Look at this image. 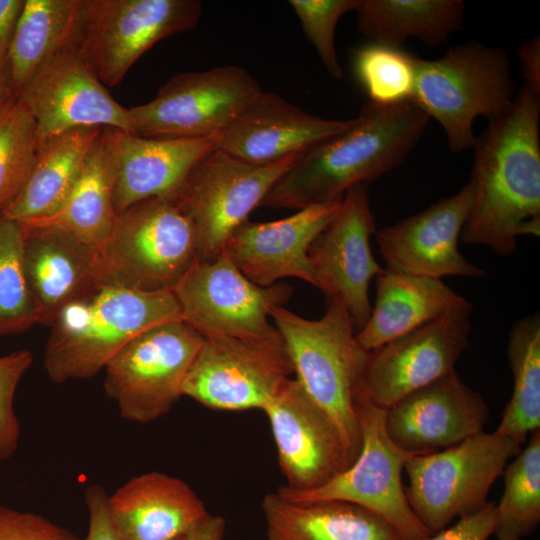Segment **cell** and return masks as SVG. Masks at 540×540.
I'll use <instances>...</instances> for the list:
<instances>
[{"mask_svg":"<svg viewBox=\"0 0 540 540\" xmlns=\"http://www.w3.org/2000/svg\"><path fill=\"white\" fill-rule=\"evenodd\" d=\"M540 94L523 85L511 107L476 136L470 207L460 239L514 253L520 236H540Z\"/></svg>","mask_w":540,"mask_h":540,"instance_id":"cell-1","label":"cell"},{"mask_svg":"<svg viewBox=\"0 0 540 540\" xmlns=\"http://www.w3.org/2000/svg\"><path fill=\"white\" fill-rule=\"evenodd\" d=\"M429 120L413 101L386 106L367 100L346 130L304 152L261 205L301 210L368 185L405 160Z\"/></svg>","mask_w":540,"mask_h":540,"instance_id":"cell-2","label":"cell"},{"mask_svg":"<svg viewBox=\"0 0 540 540\" xmlns=\"http://www.w3.org/2000/svg\"><path fill=\"white\" fill-rule=\"evenodd\" d=\"M180 319L172 291L142 289L107 268L55 315L45 345L44 369L58 384L91 378L142 332Z\"/></svg>","mask_w":540,"mask_h":540,"instance_id":"cell-3","label":"cell"},{"mask_svg":"<svg viewBox=\"0 0 540 540\" xmlns=\"http://www.w3.org/2000/svg\"><path fill=\"white\" fill-rule=\"evenodd\" d=\"M270 316L296 379L333 420L353 462L361 447L355 388L368 351L356 339L349 312L331 299L318 320L303 318L283 306L274 308Z\"/></svg>","mask_w":540,"mask_h":540,"instance_id":"cell-4","label":"cell"},{"mask_svg":"<svg viewBox=\"0 0 540 540\" xmlns=\"http://www.w3.org/2000/svg\"><path fill=\"white\" fill-rule=\"evenodd\" d=\"M515 96L510 60L501 48L473 40L437 59L418 58L412 101L441 125L454 153L473 148L478 117L501 116Z\"/></svg>","mask_w":540,"mask_h":540,"instance_id":"cell-5","label":"cell"},{"mask_svg":"<svg viewBox=\"0 0 540 540\" xmlns=\"http://www.w3.org/2000/svg\"><path fill=\"white\" fill-rule=\"evenodd\" d=\"M202 15L198 0H74L70 41L106 87L163 39L189 31Z\"/></svg>","mask_w":540,"mask_h":540,"instance_id":"cell-6","label":"cell"},{"mask_svg":"<svg viewBox=\"0 0 540 540\" xmlns=\"http://www.w3.org/2000/svg\"><path fill=\"white\" fill-rule=\"evenodd\" d=\"M522 444L496 431L480 432L446 449L412 455L404 470L408 502L424 527L436 533L482 509L496 479Z\"/></svg>","mask_w":540,"mask_h":540,"instance_id":"cell-7","label":"cell"},{"mask_svg":"<svg viewBox=\"0 0 540 540\" xmlns=\"http://www.w3.org/2000/svg\"><path fill=\"white\" fill-rule=\"evenodd\" d=\"M303 153L256 165L217 147L192 168L169 197L195 228L198 260L223 252L229 237Z\"/></svg>","mask_w":540,"mask_h":540,"instance_id":"cell-8","label":"cell"},{"mask_svg":"<svg viewBox=\"0 0 540 540\" xmlns=\"http://www.w3.org/2000/svg\"><path fill=\"white\" fill-rule=\"evenodd\" d=\"M361 447L355 460L324 485L310 490L281 486L283 498L309 503L340 500L359 505L387 521L401 540H424L431 533L413 512L402 482L405 463L413 455L389 438L385 428L386 410L356 400Z\"/></svg>","mask_w":540,"mask_h":540,"instance_id":"cell-9","label":"cell"},{"mask_svg":"<svg viewBox=\"0 0 540 540\" xmlns=\"http://www.w3.org/2000/svg\"><path fill=\"white\" fill-rule=\"evenodd\" d=\"M203 339L180 319L154 326L120 349L104 367V390L120 416L146 424L166 415L182 397Z\"/></svg>","mask_w":540,"mask_h":540,"instance_id":"cell-10","label":"cell"},{"mask_svg":"<svg viewBox=\"0 0 540 540\" xmlns=\"http://www.w3.org/2000/svg\"><path fill=\"white\" fill-rule=\"evenodd\" d=\"M109 271L146 290L172 291L198 259L195 228L169 197L117 214L102 251Z\"/></svg>","mask_w":540,"mask_h":540,"instance_id":"cell-11","label":"cell"},{"mask_svg":"<svg viewBox=\"0 0 540 540\" xmlns=\"http://www.w3.org/2000/svg\"><path fill=\"white\" fill-rule=\"evenodd\" d=\"M172 292L181 320L203 338L257 340L280 336L269 317L288 301L292 288L253 283L222 252L211 260L197 259Z\"/></svg>","mask_w":540,"mask_h":540,"instance_id":"cell-12","label":"cell"},{"mask_svg":"<svg viewBox=\"0 0 540 540\" xmlns=\"http://www.w3.org/2000/svg\"><path fill=\"white\" fill-rule=\"evenodd\" d=\"M261 88L238 66L181 73L149 102L128 108L132 133L146 138L217 139Z\"/></svg>","mask_w":540,"mask_h":540,"instance_id":"cell-13","label":"cell"},{"mask_svg":"<svg viewBox=\"0 0 540 540\" xmlns=\"http://www.w3.org/2000/svg\"><path fill=\"white\" fill-rule=\"evenodd\" d=\"M471 312L468 302L368 351L355 401L387 410L408 394L454 372L469 346Z\"/></svg>","mask_w":540,"mask_h":540,"instance_id":"cell-14","label":"cell"},{"mask_svg":"<svg viewBox=\"0 0 540 540\" xmlns=\"http://www.w3.org/2000/svg\"><path fill=\"white\" fill-rule=\"evenodd\" d=\"M293 373L281 336L204 338L185 376L182 396L213 410H263Z\"/></svg>","mask_w":540,"mask_h":540,"instance_id":"cell-15","label":"cell"},{"mask_svg":"<svg viewBox=\"0 0 540 540\" xmlns=\"http://www.w3.org/2000/svg\"><path fill=\"white\" fill-rule=\"evenodd\" d=\"M16 98L36 124V146L64 132L110 127L132 133L119 104L72 45L70 38L36 69Z\"/></svg>","mask_w":540,"mask_h":540,"instance_id":"cell-16","label":"cell"},{"mask_svg":"<svg viewBox=\"0 0 540 540\" xmlns=\"http://www.w3.org/2000/svg\"><path fill=\"white\" fill-rule=\"evenodd\" d=\"M367 187L357 185L343 195L336 215L309 249L316 287L328 300L340 301L359 330L372 309L370 283L384 270L371 249L376 229Z\"/></svg>","mask_w":540,"mask_h":540,"instance_id":"cell-17","label":"cell"},{"mask_svg":"<svg viewBox=\"0 0 540 540\" xmlns=\"http://www.w3.org/2000/svg\"><path fill=\"white\" fill-rule=\"evenodd\" d=\"M263 411L286 487L318 488L352 463L339 429L296 378L285 380Z\"/></svg>","mask_w":540,"mask_h":540,"instance_id":"cell-18","label":"cell"},{"mask_svg":"<svg viewBox=\"0 0 540 540\" xmlns=\"http://www.w3.org/2000/svg\"><path fill=\"white\" fill-rule=\"evenodd\" d=\"M469 207L470 190L465 184L458 193L376 231L386 268L437 279L485 277L486 272L458 249Z\"/></svg>","mask_w":540,"mask_h":540,"instance_id":"cell-19","label":"cell"},{"mask_svg":"<svg viewBox=\"0 0 540 540\" xmlns=\"http://www.w3.org/2000/svg\"><path fill=\"white\" fill-rule=\"evenodd\" d=\"M488 419L483 396L454 371L387 409L385 428L395 445L419 455L446 449L483 432Z\"/></svg>","mask_w":540,"mask_h":540,"instance_id":"cell-20","label":"cell"},{"mask_svg":"<svg viewBox=\"0 0 540 540\" xmlns=\"http://www.w3.org/2000/svg\"><path fill=\"white\" fill-rule=\"evenodd\" d=\"M342 198L274 221L247 220L229 237L223 253L259 286L268 287L282 278L294 277L316 287L309 249L336 215Z\"/></svg>","mask_w":540,"mask_h":540,"instance_id":"cell-21","label":"cell"},{"mask_svg":"<svg viewBox=\"0 0 540 540\" xmlns=\"http://www.w3.org/2000/svg\"><path fill=\"white\" fill-rule=\"evenodd\" d=\"M352 121L322 118L261 91L219 136L217 147L245 162L266 165L308 151Z\"/></svg>","mask_w":540,"mask_h":540,"instance_id":"cell-22","label":"cell"},{"mask_svg":"<svg viewBox=\"0 0 540 540\" xmlns=\"http://www.w3.org/2000/svg\"><path fill=\"white\" fill-rule=\"evenodd\" d=\"M119 214L141 201L171 195L192 168L217 148L215 139L146 138L105 127Z\"/></svg>","mask_w":540,"mask_h":540,"instance_id":"cell-23","label":"cell"},{"mask_svg":"<svg viewBox=\"0 0 540 540\" xmlns=\"http://www.w3.org/2000/svg\"><path fill=\"white\" fill-rule=\"evenodd\" d=\"M108 505L123 540H176L209 514L187 483L158 471L130 478Z\"/></svg>","mask_w":540,"mask_h":540,"instance_id":"cell-24","label":"cell"},{"mask_svg":"<svg viewBox=\"0 0 540 540\" xmlns=\"http://www.w3.org/2000/svg\"><path fill=\"white\" fill-rule=\"evenodd\" d=\"M22 228L24 261L39 308V324L50 326L57 312L100 278L107 267L99 248L69 233Z\"/></svg>","mask_w":540,"mask_h":540,"instance_id":"cell-25","label":"cell"},{"mask_svg":"<svg viewBox=\"0 0 540 540\" xmlns=\"http://www.w3.org/2000/svg\"><path fill=\"white\" fill-rule=\"evenodd\" d=\"M467 303L441 279L384 268L376 277L374 307L356 339L371 351Z\"/></svg>","mask_w":540,"mask_h":540,"instance_id":"cell-26","label":"cell"},{"mask_svg":"<svg viewBox=\"0 0 540 540\" xmlns=\"http://www.w3.org/2000/svg\"><path fill=\"white\" fill-rule=\"evenodd\" d=\"M261 505L268 540H401L383 518L350 502L297 503L270 492Z\"/></svg>","mask_w":540,"mask_h":540,"instance_id":"cell-27","label":"cell"},{"mask_svg":"<svg viewBox=\"0 0 540 540\" xmlns=\"http://www.w3.org/2000/svg\"><path fill=\"white\" fill-rule=\"evenodd\" d=\"M103 128H78L55 136L37 147L26 183L3 210L18 223L45 218L64 202Z\"/></svg>","mask_w":540,"mask_h":540,"instance_id":"cell-28","label":"cell"},{"mask_svg":"<svg viewBox=\"0 0 540 540\" xmlns=\"http://www.w3.org/2000/svg\"><path fill=\"white\" fill-rule=\"evenodd\" d=\"M116 216L114 170L104 127L62 205L45 218L20 224L60 230L103 251Z\"/></svg>","mask_w":540,"mask_h":540,"instance_id":"cell-29","label":"cell"},{"mask_svg":"<svg viewBox=\"0 0 540 540\" xmlns=\"http://www.w3.org/2000/svg\"><path fill=\"white\" fill-rule=\"evenodd\" d=\"M357 29L369 38L401 47L408 38L438 46L458 30L464 19L462 0H359Z\"/></svg>","mask_w":540,"mask_h":540,"instance_id":"cell-30","label":"cell"},{"mask_svg":"<svg viewBox=\"0 0 540 540\" xmlns=\"http://www.w3.org/2000/svg\"><path fill=\"white\" fill-rule=\"evenodd\" d=\"M507 354L513 390L496 432L523 444L540 427V315L535 312L512 325Z\"/></svg>","mask_w":540,"mask_h":540,"instance_id":"cell-31","label":"cell"},{"mask_svg":"<svg viewBox=\"0 0 540 540\" xmlns=\"http://www.w3.org/2000/svg\"><path fill=\"white\" fill-rule=\"evenodd\" d=\"M74 0H25L6 53L12 86L18 91L36 69L69 38Z\"/></svg>","mask_w":540,"mask_h":540,"instance_id":"cell-32","label":"cell"},{"mask_svg":"<svg viewBox=\"0 0 540 540\" xmlns=\"http://www.w3.org/2000/svg\"><path fill=\"white\" fill-rule=\"evenodd\" d=\"M504 474L502 497L495 505L497 540H521L540 522V429L514 457Z\"/></svg>","mask_w":540,"mask_h":540,"instance_id":"cell-33","label":"cell"},{"mask_svg":"<svg viewBox=\"0 0 540 540\" xmlns=\"http://www.w3.org/2000/svg\"><path fill=\"white\" fill-rule=\"evenodd\" d=\"M39 319L24 261L23 228L0 215V336L26 331Z\"/></svg>","mask_w":540,"mask_h":540,"instance_id":"cell-34","label":"cell"},{"mask_svg":"<svg viewBox=\"0 0 540 540\" xmlns=\"http://www.w3.org/2000/svg\"><path fill=\"white\" fill-rule=\"evenodd\" d=\"M418 58L401 47L371 41L353 52V71L368 101L397 105L413 99Z\"/></svg>","mask_w":540,"mask_h":540,"instance_id":"cell-35","label":"cell"},{"mask_svg":"<svg viewBox=\"0 0 540 540\" xmlns=\"http://www.w3.org/2000/svg\"><path fill=\"white\" fill-rule=\"evenodd\" d=\"M36 152L34 118L15 98L0 113V215L26 183Z\"/></svg>","mask_w":540,"mask_h":540,"instance_id":"cell-36","label":"cell"},{"mask_svg":"<svg viewBox=\"0 0 540 540\" xmlns=\"http://www.w3.org/2000/svg\"><path fill=\"white\" fill-rule=\"evenodd\" d=\"M359 0H290L302 30L316 50L328 74L344 78L335 48V30L340 18L355 11Z\"/></svg>","mask_w":540,"mask_h":540,"instance_id":"cell-37","label":"cell"},{"mask_svg":"<svg viewBox=\"0 0 540 540\" xmlns=\"http://www.w3.org/2000/svg\"><path fill=\"white\" fill-rule=\"evenodd\" d=\"M32 361L28 350L0 357V461L11 458L18 448L21 429L14 410V396Z\"/></svg>","mask_w":540,"mask_h":540,"instance_id":"cell-38","label":"cell"},{"mask_svg":"<svg viewBox=\"0 0 540 540\" xmlns=\"http://www.w3.org/2000/svg\"><path fill=\"white\" fill-rule=\"evenodd\" d=\"M0 540H80L46 517L0 505Z\"/></svg>","mask_w":540,"mask_h":540,"instance_id":"cell-39","label":"cell"},{"mask_svg":"<svg viewBox=\"0 0 540 540\" xmlns=\"http://www.w3.org/2000/svg\"><path fill=\"white\" fill-rule=\"evenodd\" d=\"M495 522V504L488 502L479 511L458 519L452 526L424 540H488L494 533Z\"/></svg>","mask_w":540,"mask_h":540,"instance_id":"cell-40","label":"cell"},{"mask_svg":"<svg viewBox=\"0 0 540 540\" xmlns=\"http://www.w3.org/2000/svg\"><path fill=\"white\" fill-rule=\"evenodd\" d=\"M89 515L88 533L85 540H123L112 520L108 495L100 485H89L84 492Z\"/></svg>","mask_w":540,"mask_h":540,"instance_id":"cell-41","label":"cell"},{"mask_svg":"<svg viewBox=\"0 0 540 540\" xmlns=\"http://www.w3.org/2000/svg\"><path fill=\"white\" fill-rule=\"evenodd\" d=\"M517 57L524 85L540 94V38L534 37L520 46Z\"/></svg>","mask_w":540,"mask_h":540,"instance_id":"cell-42","label":"cell"},{"mask_svg":"<svg viewBox=\"0 0 540 540\" xmlns=\"http://www.w3.org/2000/svg\"><path fill=\"white\" fill-rule=\"evenodd\" d=\"M25 0H0V54H5L14 37Z\"/></svg>","mask_w":540,"mask_h":540,"instance_id":"cell-43","label":"cell"},{"mask_svg":"<svg viewBox=\"0 0 540 540\" xmlns=\"http://www.w3.org/2000/svg\"><path fill=\"white\" fill-rule=\"evenodd\" d=\"M225 526L223 517L208 514L185 535V540H223Z\"/></svg>","mask_w":540,"mask_h":540,"instance_id":"cell-44","label":"cell"},{"mask_svg":"<svg viewBox=\"0 0 540 540\" xmlns=\"http://www.w3.org/2000/svg\"><path fill=\"white\" fill-rule=\"evenodd\" d=\"M15 98L6 53L0 54V113Z\"/></svg>","mask_w":540,"mask_h":540,"instance_id":"cell-45","label":"cell"},{"mask_svg":"<svg viewBox=\"0 0 540 540\" xmlns=\"http://www.w3.org/2000/svg\"><path fill=\"white\" fill-rule=\"evenodd\" d=\"M176 540H185V536H184V537H180V538H178V539H176Z\"/></svg>","mask_w":540,"mask_h":540,"instance_id":"cell-46","label":"cell"}]
</instances>
